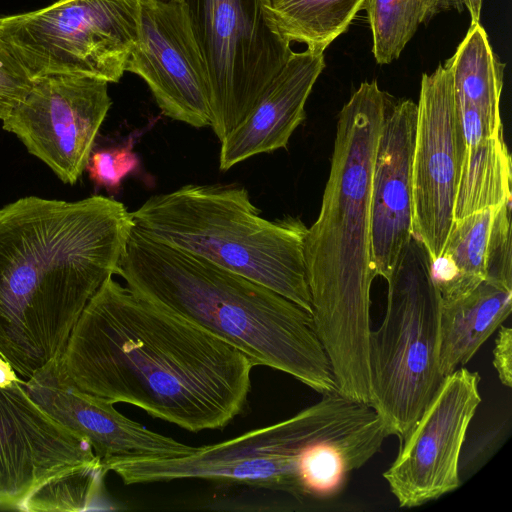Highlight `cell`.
Returning a JSON list of instances; mask_svg holds the SVG:
<instances>
[{
  "instance_id": "1",
  "label": "cell",
  "mask_w": 512,
  "mask_h": 512,
  "mask_svg": "<svg viewBox=\"0 0 512 512\" xmlns=\"http://www.w3.org/2000/svg\"><path fill=\"white\" fill-rule=\"evenodd\" d=\"M59 362L78 390L190 432L222 429L240 415L255 367L234 346L113 276L83 309Z\"/></svg>"
},
{
  "instance_id": "2",
  "label": "cell",
  "mask_w": 512,
  "mask_h": 512,
  "mask_svg": "<svg viewBox=\"0 0 512 512\" xmlns=\"http://www.w3.org/2000/svg\"><path fill=\"white\" fill-rule=\"evenodd\" d=\"M135 225L101 195L28 196L0 209V357L19 376L60 359L89 300L118 275Z\"/></svg>"
},
{
  "instance_id": "3",
  "label": "cell",
  "mask_w": 512,
  "mask_h": 512,
  "mask_svg": "<svg viewBox=\"0 0 512 512\" xmlns=\"http://www.w3.org/2000/svg\"><path fill=\"white\" fill-rule=\"evenodd\" d=\"M393 96L364 81L338 114L321 209L304 242L312 318L338 393L370 403L372 175Z\"/></svg>"
},
{
  "instance_id": "4",
  "label": "cell",
  "mask_w": 512,
  "mask_h": 512,
  "mask_svg": "<svg viewBox=\"0 0 512 512\" xmlns=\"http://www.w3.org/2000/svg\"><path fill=\"white\" fill-rule=\"evenodd\" d=\"M152 304L286 373L321 395L338 392L312 315L276 291L150 236L135 225L118 272Z\"/></svg>"
},
{
  "instance_id": "5",
  "label": "cell",
  "mask_w": 512,
  "mask_h": 512,
  "mask_svg": "<svg viewBox=\"0 0 512 512\" xmlns=\"http://www.w3.org/2000/svg\"><path fill=\"white\" fill-rule=\"evenodd\" d=\"M138 227L167 245L260 283L311 314L299 218L268 220L238 185H184L132 212Z\"/></svg>"
},
{
  "instance_id": "6",
  "label": "cell",
  "mask_w": 512,
  "mask_h": 512,
  "mask_svg": "<svg viewBox=\"0 0 512 512\" xmlns=\"http://www.w3.org/2000/svg\"><path fill=\"white\" fill-rule=\"evenodd\" d=\"M431 257L414 235L388 278L386 311L369 339L370 405L399 441L421 416L444 377L439 365L442 300Z\"/></svg>"
},
{
  "instance_id": "7",
  "label": "cell",
  "mask_w": 512,
  "mask_h": 512,
  "mask_svg": "<svg viewBox=\"0 0 512 512\" xmlns=\"http://www.w3.org/2000/svg\"><path fill=\"white\" fill-rule=\"evenodd\" d=\"M141 0H57L1 18V36L32 80L73 75L117 83L137 39Z\"/></svg>"
},
{
  "instance_id": "8",
  "label": "cell",
  "mask_w": 512,
  "mask_h": 512,
  "mask_svg": "<svg viewBox=\"0 0 512 512\" xmlns=\"http://www.w3.org/2000/svg\"><path fill=\"white\" fill-rule=\"evenodd\" d=\"M206 65L210 124L220 142L239 126L292 54L264 0H178Z\"/></svg>"
},
{
  "instance_id": "9",
  "label": "cell",
  "mask_w": 512,
  "mask_h": 512,
  "mask_svg": "<svg viewBox=\"0 0 512 512\" xmlns=\"http://www.w3.org/2000/svg\"><path fill=\"white\" fill-rule=\"evenodd\" d=\"M314 422L312 405L292 417L187 456L120 463L126 485L202 479L279 491L300 499L299 461Z\"/></svg>"
},
{
  "instance_id": "10",
  "label": "cell",
  "mask_w": 512,
  "mask_h": 512,
  "mask_svg": "<svg viewBox=\"0 0 512 512\" xmlns=\"http://www.w3.org/2000/svg\"><path fill=\"white\" fill-rule=\"evenodd\" d=\"M478 372L457 368L401 439L396 458L383 473L401 508H414L455 491L470 423L481 403Z\"/></svg>"
},
{
  "instance_id": "11",
  "label": "cell",
  "mask_w": 512,
  "mask_h": 512,
  "mask_svg": "<svg viewBox=\"0 0 512 512\" xmlns=\"http://www.w3.org/2000/svg\"><path fill=\"white\" fill-rule=\"evenodd\" d=\"M111 104L105 81L48 75L33 80L29 93L2 120L3 129L73 185L86 169Z\"/></svg>"
},
{
  "instance_id": "12",
  "label": "cell",
  "mask_w": 512,
  "mask_h": 512,
  "mask_svg": "<svg viewBox=\"0 0 512 512\" xmlns=\"http://www.w3.org/2000/svg\"><path fill=\"white\" fill-rule=\"evenodd\" d=\"M466 149L452 73L439 64L421 78L412 164V231L431 261L442 253Z\"/></svg>"
},
{
  "instance_id": "13",
  "label": "cell",
  "mask_w": 512,
  "mask_h": 512,
  "mask_svg": "<svg viewBox=\"0 0 512 512\" xmlns=\"http://www.w3.org/2000/svg\"><path fill=\"white\" fill-rule=\"evenodd\" d=\"M126 71L149 87L161 112L196 128L209 126L206 65L178 0H141L137 39Z\"/></svg>"
},
{
  "instance_id": "14",
  "label": "cell",
  "mask_w": 512,
  "mask_h": 512,
  "mask_svg": "<svg viewBox=\"0 0 512 512\" xmlns=\"http://www.w3.org/2000/svg\"><path fill=\"white\" fill-rule=\"evenodd\" d=\"M23 381L0 388V508L5 509L19 510L32 492L57 476L100 465L84 439L30 398Z\"/></svg>"
},
{
  "instance_id": "15",
  "label": "cell",
  "mask_w": 512,
  "mask_h": 512,
  "mask_svg": "<svg viewBox=\"0 0 512 512\" xmlns=\"http://www.w3.org/2000/svg\"><path fill=\"white\" fill-rule=\"evenodd\" d=\"M22 385L41 409L90 445L105 473L120 463L182 457L198 448L148 430L113 403L78 390L64 377L59 360Z\"/></svg>"
},
{
  "instance_id": "16",
  "label": "cell",
  "mask_w": 512,
  "mask_h": 512,
  "mask_svg": "<svg viewBox=\"0 0 512 512\" xmlns=\"http://www.w3.org/2000/svg\"><path fill=\"white\" fill-rule=\"evenodd\" d=\"M417 103H390L375 152L371 196V247L376 275L385 280L413 231L412 164Z\"/></svg>"
},
{
  "instance_id": "17",
  "label": "cell",
  "mask_w": 512,
  "mask_h": 512,
  "mask_svg": "<svg viewBox=\"0 0 512 512\" xmlns=\"http://www.w3.org/2000/svg\"><path fill=\"white\" fill-rule=\"evenodd\" d=\"M326 64L324 52H292L248 117L222 141L219 168L285 148L305 119V104Z\"/></svg>"
},
{
  "instance_id": "18",
  "label": "cell",
  "mask_w": 512,
  "mask_h": 512,
  "mask_svg": "<svg viewBox=\"0 0 512 512\" xmlns=\"http://www.w3.org/2000/svg\"><path fill=\"white\" fill-rule=\"evenodd\" d=\"M444 65L452 73L466 145L500 134L505 64L494 53L480 22L470 23L464 39Z\"/></svg>"
},
{
  "instance_id": "19",
  "label": "cell",
  "mask_w": 512,
  "mask_h": 512,
  "mask_svg": "<svg viewBox=\"0 0 512 512\" xmlns=\"http://www.w3.org/2000/svg\"><path fill=\"white\" fill-rule=\"evenodd\" d=\"M512 284L486 278L469 294L441 304L439 365L445 378L467 364L508 318Z\"/></svg>"
},
{
  "instance_id": "20",
  "label": "cell",
  "mask_w": 512,
  "mask_h": 512,
  "mask_svg": "<svg viewBox=\"0 0 512 512\" xmlns=\"http://www.w3.org/2000/svg\"><path fill=\"white\" fill-rule=\"evenodd\" d=\"M494 209L455 220L431 275L443 303L457 300L487 278Z\"/></svg>"
},
{
  "instance_id": "21",
  "label": "cell",
  "mask_w": 512,
  "mask_h": 512,
  "mask_svg": "<svg viewBox=\"0 0 512 512\" xmlns=\"http://www.w3.org/2000/svg\"><path fill=\"white\" fill-rule=\"evenodd\" d=\"M511 172V156L502 132L466 145L454 202V221L511 202Z\"/></svg>"
},
{
  "instance_id": "22",
  "label": "cell",
  "mask_w": 512,
  "mask_h": 512,
  "mask_svg": "<svg viewBox=\"0 0 512 512\" xmlns=\"http://www.w3.org/2000/svg\"><path fill=\"white\" fill-rule=\"evenodd\" d=\"M365 0H264L265 14L289 43L324 52L345 33Z\"/></svg>"
},
{
  "instance_id": "23",
  "label": "cell",
  "mask_w": 512,
  "mask_h": 512,
  "mask_svg": "<svg viewBox=\"0 0 512 512\" xmlns=\"http://www.w3.org/2000/svg\"><path fill=\"white\" fill-rule=\"evenodd\" d=\"M461 0H365L363 8L372 34V53L380 65L399 58L422 24L435 15L457 9Z\"/></svg>"
},
{
  "instance_id": "24",
  "label": "cell",
  "mask_w": 512,
  "mask_h": 512,
  "mask_svg": "<svg viewBox=\"0 0 512 512\" xmlns=\"http://www.w3.org/2000/svg\"><path fill=\"white\" fill-rule=\"evenodd\" d=\"M105 471L86 466L57 476L32 492L20 511H87L96 509L102 496Z\"/></svg>"
},
{
  "instance_id": "25",
  "label": "cell",
  "mask_w": 512,
  "mask_h": 512,
  "mask_svg": "<svg viewBox=\"0 0 512 512\" xmlns=\"http://www.w3.org/2000/svg\"><path fill=\"white\" fill-rule=\"evenodd\" d=\"M138 166L139 159L131 145H123L92 151L85 170L96 186L115 190Z\"/></svg>"
},
{
  "instance_id": "26",
  "label": "cell",
  "mask_w": 512,
  "mask_h": 512,
  "mask_svg": "<svg viewBox=\"0 0 512 512\" xmlns=\"http://www.w3.org/2000/svg\"><path fill=\"white\" fill-rule=\"evenodd\" d=\"M32 85L33 80L1 36L0 18V120L25 98Z\"/></svg>"
},
{
  "instance_id": "27",
  "label": "cell",
  "mask_w": 512,
  "mask_h": 512,
  "mask_svg": "<svg viewBox=\"0 0 512 512\" xmlns=\"http://www.w3.org/2000/svg\"><path fill=\"white\" fill-rule=\"evenodd\" d=\"M493 366L501 383L512 386V329L500 326L493 349Z\"/></svg>"
},
{
  "instance_id": "28",
  "label": "cell",
  "mask_w": 512,
  "mask_h": 512,
  "mask_svg": "<svg viewBox=\"0 0 512 512\" xmlns=\"http://www.w3.org/2000/svg\"><path fill=\"white\" fill-rule=\"evenodd\" d=\"M505 424L500 425L499 427L493 429L492 431L486 433L483 436L481 441L482 446L476 444L474 447L473 453L466 455L465 460L462 459L459 462V474L465 470L471 469L472 466H475L480 463V461L487 458V455L497 446V443L502 439L504 435L503 427Z\"/></svg>"
},
{
  "instance_id": "29",
  "label": "cell",
  "mask_w": 512,
  "mask_h": 512,
  "mask_svg": "<svg viewBox=\"0 0 512 512\" xmlns=\"http://www.w3.org/2000/svg\"><path fill=\"white\" fill-rule=\"evenodd\" d=\"M13 367L2 357H0V388L9 387L15 383L21 382Z\"/></svg>"
},
{
  "instance_id": "30",
  "label": "cell",
  "mask_w": 512,
  "mask_h": 512,
  "mask_svg": "<svg viewBox=\"0 0 512 512\" xmlns=\"http://www.w3.org/2000/svg\"><path fill=\"white\" fill-rule=\"evenodd\" d=\"M469 11L471 23L480 22V14L483 0H461Z\"/></svg>"
}]
</instances>
